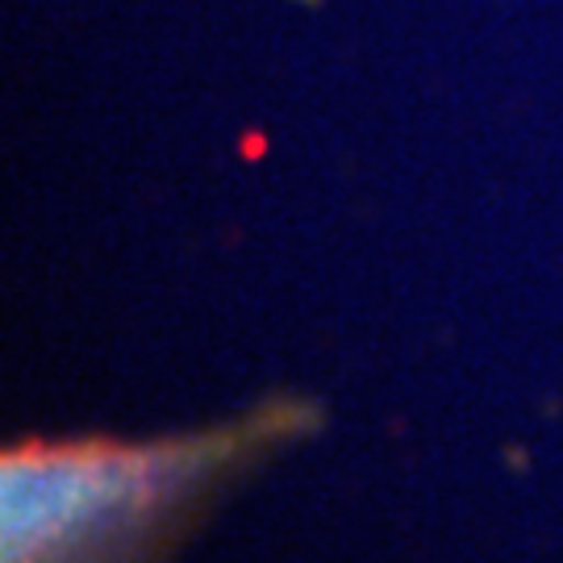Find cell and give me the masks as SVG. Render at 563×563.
Segmentation results:
<instances>
[{
    "label": "cell",
    "instance_id": "obj_1",
    "mask_svg": "<svg viewBox=\"0 0 563 563\" xmlns=\"http://www.w3.org/2000/svg\"><path fill=\"white\" fill-rule=\"evenodd\" d=\"M192 451H21L0 476L4 563H84L130 534L197 472Z\"/></svg>",
    "mask_w": 563,
    "mask_h": 563
}]
</instances>
